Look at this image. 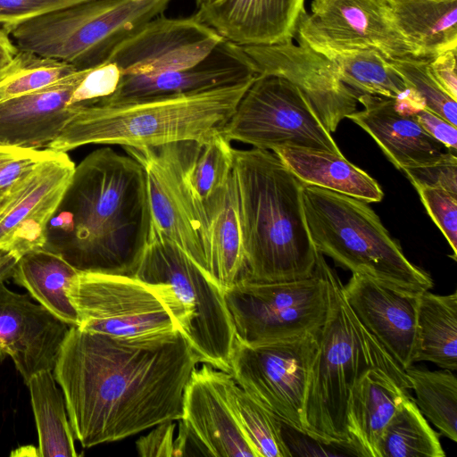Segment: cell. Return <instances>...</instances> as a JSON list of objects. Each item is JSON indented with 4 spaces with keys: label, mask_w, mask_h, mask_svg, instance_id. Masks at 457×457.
<instances>
[{
    "label": "cell",
    "mask_w": 457,
    "mask_h": 457,
    "mask_svg": "<svg viewBox=\"0 0 457 457\" xmlns=\"http://www.w3.org/2000/svg\"><path fill=\"white\" fill-rule=\"evenodd\" d=\"M199 363L181 332L123 341L71 326L53 370L83 447L179 420Z\"/></svg>",
    "instance_id": "6da1fadb"
},
{
    "label": "cell",
    "mask_w": 457,
    "mask_h": 457,
    "mask_svg": "<svg viewBox=\"0 0 457 457\" xmlns=\"http://www.w3.org/2000/svg\"><path fill=\"white\" fill-rule=\"evenodd\" d=\"M153 227L145 168L104 146L75 166L45 246L80 271L134 276Z\"/></svg>",
    "instance_id": "7a4b0ae2"
},
{
    "label": "cell",
    "mask_w": 457,
    "mask_h": 457,
    "mask_svg": "<svg viewBox=\"0 0 457 457\" xmlns=\"http://www.w3.org/2000/svg\"><path fill=\"white\" fill-rule=\"evenodd\" d=\"M243 233V279L279 282L313 275L319 252L304 213L302 182L272 151L233 148Z\"/></svg>",
    "instance_id": "3957f363"
},
{
    "label": "cell",
    "mask_w": 457,
    "mask_h": 457,
    "mask_svg": "<svg viewBox=\"0 0 457 457\" xmlns=\"http://www.w3.org/2000/svg\"><path fill=\"white\" fill-rule=\"evenodd\" d=\"M253 81L119 105L79 104L47 149L68 152L88 144L148 147L207 140L222 133Z\"/></svg>",
    "instance_id": "277c9868"
},
{
    "label": "cell",
    "mask_w": 457,
    "mask_h": 457,
    "mask_svg": "<svg viewBox=\"0 0 457 457\" xmlns=\"http://www.w3.org/2000/svg\"><path fill=\"white\" fill-rule=\"evenodd\" d=\"M330 302L320 328L319 349L310 372L303 409L307 435L324 443L351 445L345 426L353 385L372 368L383 369L411 386L399 364L362 326L345 300L343 284L328 266Z\"/></svg>",
    "instance_id": "5b68a950"
},
{
    "label": "cell",
    "mask_w": 457,
    "mask_h": 457,
    "mask_svg": "<svg viewBox=\"0 0 457 457\" xmlns=\"http://www.w3.org/2000/svg\"><path fill=\"white\" fill-rule=\"evenodd\" d=\"M303 202L315 248L337 265L399 291L420 295L433 281L411 262L382 224L361 199L304 185Z\"/></svg>",
    "instance_id": "8992f818"
},
{
    "label": "cell",
    "mask_w": 457,
    "mask_h": 457,
    "mask_svg": "<svg viewBox=\"0 0 457 457\" xmlns=\"http://www.w3.org/2000/svg\"><path fill=\"white\" fill-rule=\"evenodd\" d=\"M172 0H82L0 27L18 51L56 59L77 71L104 63L113 49Z\"/></svg>",
    "instance_id": "52a82bcc"
},
{
    "label": "cell",
    "mask_w": 457,
    "mask_h": 457,
    "mask_svg": "<svg viewBox=\"0 0 457 457\" xmlns=\"http://www.w3.org/2000/svg\"><path fill=\"white\" fill-rule=\"evenodd\" d=\"M67 295L78 327L123 341L184 336L187 313L171 289L134 276L80 271Z\"/></svg>",
    "instance_id": "ba28073f"
},
{
    "label": "cell",
    "mask_w": 457,
    "mask_h": 457,
    "mask_svg": "<svg viewBox=\"0 0 457 457\" xmlns=\"http://www.w3.org/2000/svg\"><path fill=\"white\" fill-rule=\"evenodd\" d=\"M134 277L168 286L187 313L184 337L197 361L229 372L236 334L224 291L154 227Z\"/></svg>",
    "instance_id": "9c48e42d"
},
{
    "label": "cell",
    "mask_w": 457,
    "mask_h": 457,
    "mask_svg": "<svg viewBox=\"0 0 457 457\" xmlns=\"http://www.w3.org/2000/svg\"><path fill=\"white\" fill-rule=\"evenodd\" d=\"M328 264L318 253L312 276L279 282L241 279L224 291L236 338L255 345L320 329L328 316Z\"/></svg>",
    "instance_id": "30bf717a"
},
{
    "label": "cell",
    "mask_w": 457,
    "mask_h": 457,
    "mask_svg": "<svg viewBox=\"0 0 457 457\" xmlns=\"http://www.w3.org/2000/svg\"><path fill=\"white\" fill-rule=\"evenodd\" d=\"M221 134L259 149L295 147L343 155L303 93L275 75L255 78Z\"/></svg>",
    "instance_id": "8fae6325"
},
{
    "label": "cell",
    "mask_w": 457,
    "mask_h": 457,
    "mask_svg": "<svg viewBox=\"0 0 457 457\" xmlns=\"http://www.w3.org/2000/svg\"><path fill=\"white\" fill-rule=\"evenodd\" d=\"M320 328L255 345L236 338L230 359L235 382L283 424L304 434L305 394Z\"/></svg>",
    "instance_id": "7c38bea8"
},
{
    "label": "cell",
    "mask_w": 457,
    "mask_h": 457,
    "mask_svg": "<svg viewBox=\"0 0 457 457\" xmlns=\"http://www.w3.org/2000/svg\"><path fill=\"white\" fill-rule=\"evenodd\" d=\"M123 148L145 168L154 228L174 242L209 278L204 204L193 196L178 164L163 145Z\"/></svg>",
    "instance_id": "4fadbf2b"
},
{
    "label": "cell",
    "mask_w": 457,
    "mask_h": 457,
    "mask_svg": "<svg viewBox=\"0 0 457 457\" xmlns=\"http://www.w3.org/2000/svg\"><path fill=\"white\" fill-rule=\"evenodd\" d=\"M296 35L337 48L375 50L387 60L419 58L396 27L386 0H313Z\"/></svg>",
    "instance_id": "5bb4252c"
},
{
    "label": "cell",
    "mask_w": 457,
    "mask_h": 457,
    "mask_svg": "<svg viewBox=\"0 0 457 457\" xmlns=\"http://www.w3.org/2000/svg\"><path fill=\"white\" fill-rule=\"evenodd\" d=\"M222 39L195 14L186 18L162 14L123 39L106 62L115 64L122 76H151L199 62Z\"/></svg>",
    "instance_id": "9a60e30c"
},
{
    "label": "cell",
    "mask_w": 457,
    "mask_h": 457,
    "mask_svg": "<svg viewBox=\"0 0 457 457\" xmlns=\"http://www.w3.org/2000/svg\"><path fill=\"white\" fill-rule=\"evenodd\" d=\"M75 164L53 151L9 193L0 206V251L20 258L44 247L48 223L71 180Z\"/></svg>",
    "instance_id": "2e32d148"
},
{
    "label": "cell",
    "mask_w": 457,
    "mask_h": 457,
    "mask_svg": "<svg viewBox=\"0 0 457 457\" xmlns=\"http://www.w3.org/2000/svg\"><path fill=\"white\" fill-rule=\"evenodd\" d=\"M229 372L203 363L187 385L179 431L188 451L215 457H258L242 430L227 393ZM190 455V452H189Z\"/></svg>",
    "instance_id": "e0dca14e"
},
{
    "label": "cell",
    "mask_w": 457,
    "mask_h": 457,
    "mask_svg": "<svg viewBox=\"0 0 457 457\" xmlns=\"http://www.w3.org/2000/svg\"><path fill=\"white\" fill-rule=\"evenodd\" d=\"M242 46L259 74L275 75L296 86L320 120L335 132L339 123L357 111L358 95L341 80L331 61L303 42Z\"/></svg>",
    "instance_id": "ac0fdd59"
},
{
    "label": "cell",
    "mask_w": 457,
    "mask_h": 457,
    "mask_svg": "<svg viewBox=\"0 0 457 457\" xmlns=\"http://www.w3.org/2000/svg\"><path fill=\"white\" fill-rule=\"evenodd\" d=\"M258 75L243 47L223 38L208 55L190 67L151 76H122L112 94L91 104L119 105L200 93L250 82Z\"/></svg>",
    "instance_id": "d6986e66"
},
{
    "label": "cell",
    "mask_w": 457,
    "mask_h": 457,
    "mask_svg": "<svg viewBox=\"0 0 457 457\" xmlns=\"http://www.w3.org/2000/svg\"><path fill=\"white\" fill-rule=\"evenodd\" d=\"M0 278V361L9 356L25 383L53 370L71 328L28 294H18Z\"/></svg>",
    "instance_id": "ffe728a7"
},
{
    "label": "cell",
    "mask_w": 457,
    "mask_h": 457,
    "mask_svg": "<svg viewBox=\"0 0 457 457\" xmlns=\"http://www.w3.org/2000/svg\"><path fill=\"white\" fill-rule=\"evenodd\" d=\"M342 289L356 318L388 354L403 370L412 366L419 295L354 273Z\"/></svg>",
    "instance_id": "44dd1931"
},
{
    "label": "cell",
    "mask_w": 457,
    "mask_h": 457,
    "mask_svg": "<svg viewBox=\"0 0 457 457\" xmlns=\"http://www.w3.org/2000/svg\"><path fill=\"white\" fill-rule=\"evenodd\" d=\"M89 70L77 71L44 88L1 101L0 145L47 149L76 112L79 104L71 105L70 100Z\"/></svg>",
    "instance_id": "7402d4cb"
},
{
    "label": "cell",
    "mask_w": 457,
    "mask_h": 457,
    "mask_svg": "<svg viewBox=\"0 0 457 457\" xmlns=\"http://www.w3.org/2000/svg\"><path fill=\"white\" fill-rule=\"evenodd\" d=\"M304 0H210L195 15L240 46L292 42L305 13Z\"/></svg>",
    "instance_id": "603a6c76"
},
{
    "label": "cell",
    "mask_w": 457,
    "mask_h": 457,
    "mask_svg": "<svg viewBox=\"0 0 457 457\" xmlns=\"http://www.w3.org/2000/svg\"><path fill=\"white\" fill-rule=\"evenodd\" d=\"M357 101L363 109L347 118L374 139L396 169L435 162L448 153L395 99L362 94Z\"/></svg>",
    "instance_id": "cb8c5ba5"
},
{
    "label": "cell",
    "mask_w": 457,
    "mask_h": 457,
    "mask_svg": "<svg viewBox=\"0 0 457 457\" xmlns=\"http://www.w3.org/2000/svg\"><path fill=\"white\" fill-rule=\"evenodd\" d=\"M409 389L408 384L380 368L360 377L350 392L345 413L349 442L357 455L378 457L382 433L410 396Z\"/></svg>",
    "instance_id": "d4e9b609"
},
{
    "label": "cell",
    "mask_w": 457,
    "mask_h": 457,
    "mask_svg": "<svg viewBox=\"0 0 457 457\" xmlns=\"http://www.w3.org/2000/svg\"><path fill=\"white\" fill-rule=\"evenodd\" d=\"M205 258L211 280L223 291L245 278V253L237 180L226 183L204 202Z\"/></svg>",
    "instance_id": "484cf974"
},
{
    "label": "cell",
    "mask_w": 457,
    "mask_h": 457,
    "mask_svg": "<svg viewBox=\"0 0 457 457\" xmlns=\"http://www.w3.org/2000/svg\"><path fill=\"white\" fill-rule=\"evenodd\" d=\"M333 62L344 84L362 94L395 99L400 108L413 112L424 108L420 98L380 53L371 49H344L323 42L295 37Z\"/></svg>",
    "instance_id": "4316f807"
},
{
    "label": "cell",
    "mask_w": 457,
    "mask_h": 457,
    "mask_svg": "<svg viewBox=\"0 0 457 457\" xmlns=\"http://www.w3.org/2000/svg\"><path fill=\"white\" fill-rule=\"evenodd\" d=\"M272 152L305 185L328 189L367 203L380 202L384 196L377 180L344 155L295 147H278Z\"/></svg>",
    "instance_id": "83f0119b"
},
{
    "label": "cell",
    "mask_w": 457,
    "mask_h": 457,
    "mask_svg": "<svg viewBox=\"0 0 457 457\" xmlns=\"http://www.w3.org/2000/svg\"><path fill=\"white\" fill-rule=\"evenodd\" d=\"M401 34L420 59L457 48V0H386Z\"/></svg>",
    "instance_id": "f1b7e54d"
},
{
    "label": "cell",
    "mask_w": 457,
    "mask_h": 457,
    "mask_svg": "<svg viewBox=\"0 0 457 457\" xmlns=\"http://www.w3.org/2000/svg\"><path fill=\"white\" fill-rule=\"evenodd\" d=\"M79 272L60 253L44 246L21 254L12 278L62 321L78 326V314L67 289Z\"/></svg>",
    "instance_id": "f546056e"
},
{
    "label": "cell",
    "mask_w": 457,
    "mask_h": 457,
    "mask_svg": "<svg viewBox=\"0 0 457 457\" xmlns=\"http://www.w3.org/2000/svg\"><path fill=\"white\" fill-rule=\"evenodd\" d=\"M430 361L442 369H457V293L418 297L413 362Z\"/></svg>",
    "instance_id": "4dcf8cb0"
},
{
    "label": "cell",
    "mask_w": 457,
    "mask_h": 457,
    "mask_svg": "<svg viewBox=\"0 0 457 457\" xmlns=\"http://www.w3.org/2000/svg\"><path fill=\"white\" fill-rule=\"evenodd\" d=\"M163 145L193 196L202 204L226 183L232 171L234 147L222 134L203 141L183 140Z\"/></svg>",
    "instance_id": "1f68e13d"
},
{
    "label": "cell",
    "mask_w": 457,
    "mask_h": 457,
    "mask_svg": "<svg viewBox=\"0 0 457 457\" xmlns=\"http://www.w3.org/2000/svg\"><path fill=\"white\" fill-rule=\"evenodd\" d=\"M52 371L37 372L26 383L37 429L39 454L40 457H77L65 399Z\"/></svg>",
    "instance_id": "d6a6232c"
},
{
    "label": "cell",
    "mask_w": 457,
    "mask_h": 457,
    "mask_svg": "<svg viewBox=\"0 0 457 457\" xmlns=\"http://www.w3.org/2000/svg\"><path fill=\"white\" fill-rule=\"evenodd\" d=\"M439 434L428 424L410 395L386 426L378 457H444Z\"/></svg>",
    "instance_id": "836d02e7"
},
{
    "label": "cell",
    "mask_w": 457,
    "mask_h": 457,
    "mask_svg": "<svg viewBox=\"0 0 457 457\" xmlns=\"http://www.w3.org/2000/svg\"><path fill=\"white\" fill-rule=\"evenodd\" d=\"M414 390L418 409L450 440L457 441V378L453 371L405 370Z\"/></svg>",
    "instance_id": "e575fe53"
},
{
    "label": "cell",
    "mask_w": 457,
    "mask_h": 457,
    "mask_svg": "<svg viewBox=\"0 0 457 457\" xmlns=\"http://www.w3.org/2000/svg\"><path fill=\"white\" fill-rule=\"evenodd\" d=\"M226 385L233 412L258 457H292L283 423L238 386L230 373Z\"/></svg>",
    "instance_id": "d590c367"
},
{
    "label": "cell",
    "mask_w": 457,
    "mask_h": 457,
    "mask_svg": "<svg viewBox=\"0 0 457 457\" xmlns=\"http://www.w3.org/2000/svg\"><path fill=\"white\" fill-rule=\"evenodd\" d=\"M75 71L64 62L18 51L0 71V102L44 88Z\"/></svg>",
    "instance_id": "8d00e7d4"
},
{
    "label": "cell",
    "mask_w": 457,
    "mask_h": 457,
    "mask_svg": "<svg viewBox=\"0 0 457 457\" xmlns=\"http://www.w3.org/2000/svg\"><path fill=\"white\" fill-rule=\"evenodd\" d=\"M423 107L457 125V102L438 85L428 70V60L405 57L388 60Z\"/></svg>",
    "instance_id": "74e56055"
},
{
    "label": "cell",
    "mask_w": 457,
    "mask_h": 457,
    "mask_svg": "<svg viewBox=\"0 0 457 457\" xmlns=\"http://www.w3.org/2000/svg\"><path fill=\"white\" fill-rule=\"evenodd\" d=\"M420 200L432 220L441 230L453 250L452 258L457 256V195L448 191L416 187Z\"/></svg>",
    "instance_id": "f35d334b"
},
{
    "label": "cell",
    "mask_w": 457,
    "mask_h": 457,
    "mask_svg": "<svg viewBox=\"0 0 457 457\" xmlns=\"http://www.w3.org/2000/svg\"><path fill=\"white\" fill-rule=\"evenodd\" d=\"M52 150H30L0 145V198L28 176Z\"/></svg>",
    "instance_id": "ab89813d"
},
{
    "label": "cell",
    "mask_w": 457,
    "mask_h": 457,
    "mask_svg": "<svg viewBox=\"0 0 457 457\" xmlns=\"http://www.w3.org/2000/svg\"><path fill=\"white\" fill-rule=\"evenodd\" d=\"M402 171L414 187H433L457 195V158L454 152H448L441 159L405 167Z\"/></svg>",
    "instance_id": "60d3db41"
},
{
    "label": "cell",
    "mask_w": 457,
    "mask_h": 457,
    "mask_svg": "<svg viewBox=\"0 0 457 457\" xmlns=\"http://www.w3.org/2000/svg\"><path fill=\"white\" fill-rule=\"evenodd\" d=\"M121 77L120 69L109 62L90 69L73 91L70 104H87L110 96L116 89Z\"/></svg>",
    "instance_id": "b9f144b4"
},
{
    "label": "cell",
    "mask_w": 457,
    "mask_h": 457,
    "mask_svg": "<svg viewBox=\"0 0 457 457\" xmlns=\"http://www.w3.org/2000/svg\"><path fill=\"white\" fill-rule=\"evenodd\" d=\"M176 420H170L154 426L146 436L140 437L137 450L140 456H187L185 446L175 437Z\"/></svg>",
    "instance_id": "7bdbcfd3"
},
{
    "label": "cell",
    "mask_w": 457,
    "mask_h": 457,
    "mask_svg": "<svg viewBox=\"0 0 457 457\" xmlns=\"http://www.w3.org/2000/svg\"><path fill=\"white\" fill-rule=\"evenodd\" d=\"M82 0H0V27Z\"/></svg>",
    "instance_id": "ee69618b"
},
{
    "label": "cell",
    "mask_w": 457,
    "mask_h": 457,
    "mask_svg": "<svg viewBox=\"0 0 457 457\" xmlns=\"http://www.w3.org/2000/svg\"><path fill=\"white\" fill-rule=\"evenodd\" d=\"M457 48L441 53L428 61V70L453 99L457 100Z\"/></svg>",
    "instance_id": "f6af8a7d"
},
{
    "label": "cell",
    "mask_w": 457,
    "mask_h": 457,
    "mask_svg": "<svg viewBox=\"0 0 457 457\" xmlns=\"http://www.w3.org/2000/svg\"><path fill=\"white\" fill-rule=\"evenodd\" d=\"M413 116L422 128L436 140L441 143L449 151H456L457 129L446 120L426 108L412 112Z\"/></svg>",
    "instance_id": "bcb514c9"
},
{
    "label": "cell",
    "mask_w": 457,
    "mask_h": 457,
    "mask_svg": "<svg viewBox=\"0 0 457 457\" xmlns=\"http://www.w3.org/2000/svg\"><path fill=\"white\" fill-rule=\"evenodd\" d=\"M17 52L7 34L0 29V71L11 62Z\"/></svg>",
    "instance_id": "7dc6e473"
},
{
    "label": "cell",
    "mask_w": 457,
    "mask_h": 457,
    "mask_svg": "<svg viewBox=\"0 0 457 457\" xmlns=\"http://www.w3.org/2000/svg\"><path fill=\"white\" fill-rule=\"evenodd\" d=\"M19 257L9 252L0 251V278H12L14 265Z\"/></svg>",
    "instance_id": "c3c4849f"
},
{
    "label": "cell",
    "mask_w": 457,
    "mask_h": 457,
    "mask_svg": "<svg viewBox=\"0 0 457 457\" xmlns=\"http://www.w3.org/2000/svg\"><path fill=\"white\" fill-rule=\"evenodd\" d=\"M8 195H6L5 197L4 198H0V206L3 204V203L4 202V200L6 199Z\"/></svg>",
    "instance_id": "681fc988"
},
{
    "label": "cell",
    "mask_w": 457,
    "mask_h": 457,
    "mask_svg": "<svg viewBox=\"0 0 457 457\" xmlns=\"http://www.w3.org/2000/svg\"><path fill=\"white\" fill-rule=\"evenodd\" d=\"M207 1H210V0H197L198 4L204 3V2H207Z\"/></svg>",
    "instance_id": "f907efd6"
}]
</instances>
